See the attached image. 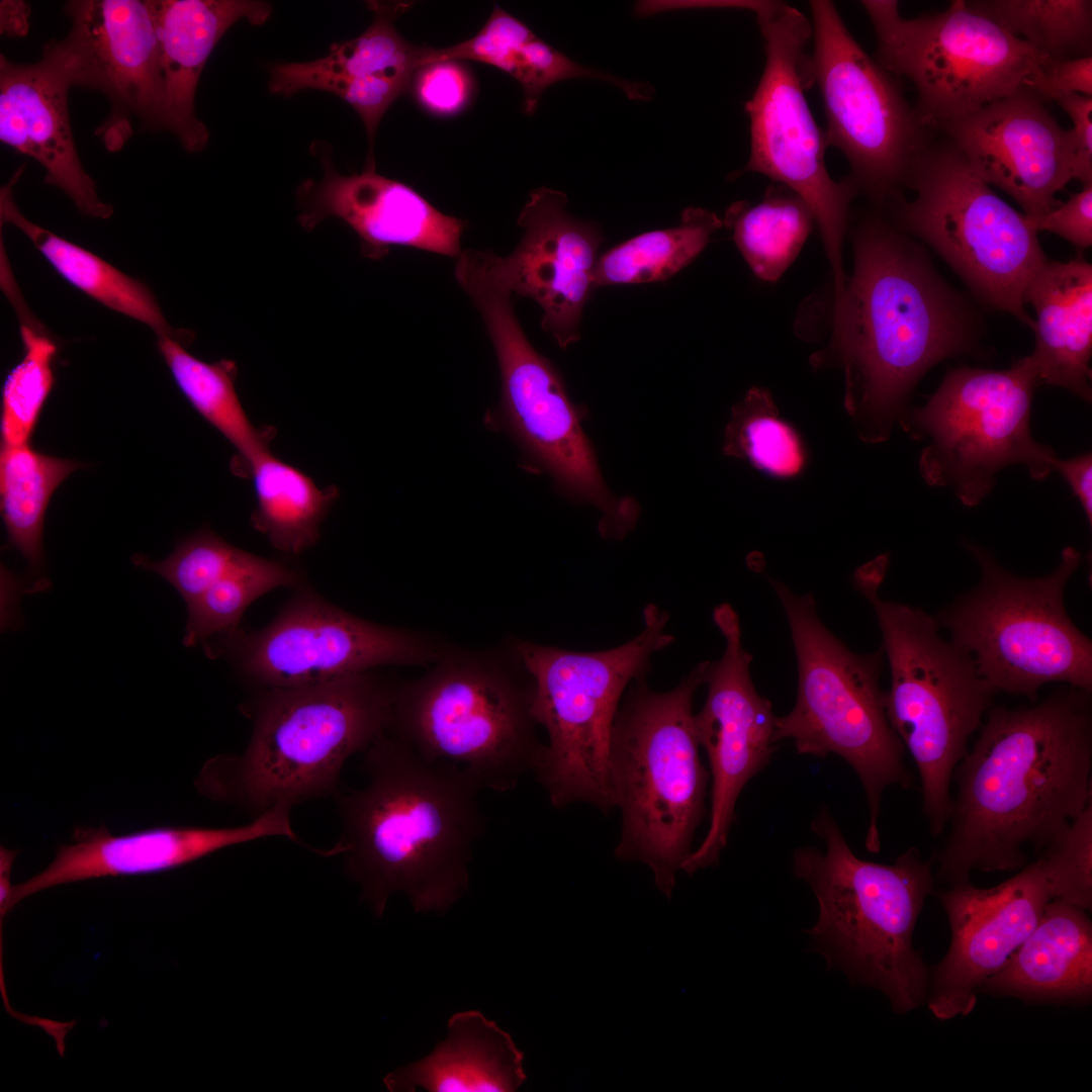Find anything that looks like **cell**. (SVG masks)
Masks as SVG:
<instances>
[{"instance_id":"obj_1","label":"cell","mask_w":1092,"mask_h":1092,"mask_svg":"<svg viewBox=\"0 0 1092 1092\" xmlns=\"http://www.w3.org/2000/svg\"><path fill=\"white\" fill-rule=\"evenodd\" d=\"M1090 693L1067 686L1029 706L989 708L953 774L935 881L949 887L973 871L1021 869L1028 848L1038 854L1092 802Z\"/></svg>"},{"instance_id":"obj_2","label":"cell","mask_w":1092,"mask_h":1092,"mask_svg":"<svg viewBox=\"0 0 1092 1092\" xmlns=\"http://www.w3.org/2000/svg\"><path fill=\"white\" fill-rule=\"evenodd\" d=\"M917 247L879 217L856 228L853 272L835 297L831 341L813 361L843 367L844 404L867 443L890 437L932 366L975 345L967 304Z\"/></svg>"},{"instance_id":"obj_3","label":"cell","mask_w":1092,"mask_h":1092,"mask_svg":"<svg viewBox=\"0 0 1092 1092\" xmlns=\"http://www.w3.org/2000/svg\"><path fill=\"white\" fill-rule=\"evenodd\" d=\"M367 784L336 794L335 844L377 917L403 893L416 912L445 913L467 890L473 846L485 828L481 789L460 768L429 761L390 731L365 751Z\"/></svg>"},{"instance_id":"obj_4","label":"cell","mask_w":1092,"mask_h":1092,"mask_svg":"<svg viewBox=\"0 0 1092 1092\" xmlns=\"http://www.w3.org/2000/svg\"><path fill=\"white\" fill-rule=\"evenodd\" d=\"M375 671L317 686L257 689L246 705L253 722L246 750L208 759L195 787L255 816L336 795L347 759L391 727L396 686Z\"/></svg>"},{"instance_id":"obj_5","label":"cell","mask_w":1092,"mask_h":1092,"mask_svg":"<svg viewBox=\"0 0 1092 1092\" xmlns=\"http://www.w3.org/2000/svg\"><path fill=\"white\" fill-rule=\"evenodd\" d=\"M825 851L793 852L797 878L813 890L819 916L805 932L820 944L828 966L851 983L883 992L905 1014L926 1003L930 969L913 946V931L926 898L934 892L935 856L908 848L894 863L857 857L823 806L811 823Z\"/></svg>"},{"instance_id":"obj_6","label":"cell","mask_w":1092,"mask_h":1092,"mask_svg":"<svg viewBox=\"0 0 1092 1092\" xmlns=\"http://www.w3.org/2000/svg\"><path fill=\"white\" fill-rule=\"evenodd\" d=\"M709 663L696 665L667 692L648 688L646 674L635 678L612 728L610 781L622 813L615 856L646 863L668 899L705 815L710 775L699 754L693 698Z\"/></svg>"},{"instance_id":"obj_7","label":"cell","mask_w":1092,"mask_h":1092,"mask_svg":"<svg viewBox=\"0 0 1092 1092\" xmlns=\"http://www.w3.org/2000/svg\"><path fill=\"white\" fill-rule=\"evenodd\" d=\"M887 567V556H880L856 569L853 583L878 620L891 673L886 714L916 764L923 813L938 836L952 809L954 770L995 693L972 657L939 635L936 618L880 597Z\"/></svg>"},{"instance_id":"obj_8","label":"cell","mask_w":1092,"mask_h":1092,"mask_svg":"<svg viewBox=\"0 0 1092 1092\" xmlns=\"http://www.w3.org/2000/svg\"><path fill=\"white\" fill-rule=\"evenodd\" d=\"M533 681L512 644L447 648L394 693L390 732L429 761L452 764L481 790L507 792L535 771L544 745L531 714Z\"/></svg>"},{"instance_id":"obj_9","label":"cell","mask_w":1092,"mask_h":1092,"mask_svg":"<svg viewBox=\"0 0 1092 1092\" xmlns=\"http://www.w3.org/2000/svg\"><path fill=\"white\" fill-rule=\"evenodd\" d=\"M455 278L482 317L502 376V412L510 433L534 467L549 473L558 490L601 514L599 532L624 539L636 526L639 506L615 495L605 483L582 413L570 400L558 370L529 342L516 315L503 257L468 250L456 261Z\"/></svg>"},{"instance_id":"obj_10","label":"cell","mask_w":1092,"mask_h":1092,"mask_svg":"<svg viewBox=\"0 0 1092 1092\" xmlns=\"http://www.w3.org/2000/svg\"><path fill=\"white\" fill-rule=\"evenodd\" d=\"M791 629L798 662L795 707L777 717L774 740L792 739L799 754L842 757L867 796L866 848L880 851L878 819L883 792L913 786L904 746L889 723L880 686L884 652L857 654L822 623L812 595L799 596L769 579Z\"/></svg>"},{"instance_id":"obj_11","label":"cell","mask_w":1092,"mask_h":1092,"mask_svg":"<svg viewBox=\"0 0 1092 1092\" xmlns=\"http://www.w3.org/2000/svg\"><path fill=\"white\" fill-rule=\"evenodd\" d=\"M668 620L665 611L649 604L642 631L603 651L511 641L533 681L532 717L548 735L535 772L556 808L588 803L609 812L615 807L609 770L614 720L624 691L647 673L653 653L673 642L665 630Z\"/></svg>"},{"instance_id":"obj_12","label":"cell","mask_w":1092,"mask_h":1092,"mask_svg":"<svg viewBox=\"0 0 1092 1092\" xmlns=\"http://www.w3.org/2000/svg\"><path fill=\"white\" fill-rule=\"evenodd\" d=\"M981 569L978 585L936 617L974 660L992 691L1032 703L1046 684L1092 690V643L1070 619L1065 587L1080 565L1073 546L1050 574L1023 578L1004 569L990 552L967 543Z\"/></svg>"},{"instance_id":"obj_13","label":"cell","mask_w":1092,"mask_h":1092,"mask_svg":"<svg viewBox=\"0 0 1092 1092\" xmlns=\"http://www.w3.org/2000/svg\"><path fill=\"white\" fill-rule=\"evenodd\" d=\"M860 4L876 33V61L912 82L915 107L933 129L1021 91L1034 93L1051 62L964 0L915 18H904L898 1Z\"/></svg>"},{"instance_id":"obj_14","label":"cell","mask_w":1092,"mask_h":1092,"mask_svg":"<svg viewBox=\"0 0 1092 1092\" xmlns=\"http://www.w3.org/2000/svg\"><path fill=\"white\" fill-rule=\"evenodd\" d=\"M908 187L913 200L888 203L894 225L932 247L987 303L1032 329L1024 292L1048 258L1025 215L997 196L948 140L932 143Z\"/></svg>"},{"instance_id":"obj_15","label":"cell","mask_w":1092,"mask_h":1092,"mask_svg":"<svg viewBox=\"0 0 1092 1092\" xmlns=\"http://www.w3.org/2000/svg\"><path fill=\"white\" fill-rule=\"evenodd\" d=\"M1038 384L1030 355L1004 370H950L925 405L908 408L898 421L911 438L928 440L919 458L925 482L949 487L974 507L1007 466L1024 465L1035 480L1049 476L1059 457L1030 433Z\"/></svg>"},{"instance_id":"obj_16","label":"cell","mask_w":1092,"mask_h":1092,"mask_svg":"<svg viewBox=\"0 0 1092 1092\" xmlns=\"http://www.w3.org/2000/svg\"><path fill=\"white\" fill-rule=\"evenodd\" d=\"M763 40L765 65L752 97L750 155L739 171L767 176L798 194L811 209L832 268L835 293L847 281L842 245L849 206L859 193L849 177L835 181L825 165V132L814 120L805 90L811 85L806 52L811 21L781 1H762L753 12ZM812 86V85H811Z\"/></svg>"},{"instance_id":"obj_17","label":"cell","mask_w":1092,"mask_h":1092,"mask_svg":"<svg viewBox=\"0 0 1092 1092\" xmlns=\"http://www.w3.org/2000/svg\"><path fill=\"white\" fill-rule=\"evenodd\" d=\"M810 9L814 48L807 72L823 100L827 146L844 155L858 192L884 205L908 187L934 129L906 99L896 76L855 40L833 2L813 0Z\"/></svg>"},{"instance_id":"obj_18","label":"cell","mask_w":1092,"mask_h":1092,"mask_svg":"<svg viewBox=\"0 0 1092 1092\" xmlns=\"http://www.w3.org/2000/svg\"><path fill=\"white\" fill-rule=\"evenodd\" d=\"M257 630L240 627L202 645L257 689L332 682L387 665L435 663L448 647L417 631L352 615L305 585Z\"/></svg>"},{"instance_id":"obj_19","label":"cell","mask_w":1092,"mask_h":1092,"mask_svg":"<svg viewBox=\"0 0 1092 1092\" xmlns=\"http://www.w3.org/2000/svg\"><path fill=\"white\" fill-rule=\"evenodd\" d=\"M68 35L43 46L71 86L103 93L111 112L100 127L108 149L131 134L129 118L164 129L165 87L150 0H73Z\"/></svg>"},{"instance_id":"obj_20","label":"cell","mask_w":1092,"mask_h":1092,"mask_svg":"<svg viewBox=\"0 0 1092 1092\" xmlns=\"http://www.w3.org/2000/svg\"><path fill=\"white\" fill-rule=\"evenodd\" d=\"M713 620L726 646L722 657L709 663L707 698L702 710L694 714L697 738L710 764L712 791L708 831L681 867L690 876L719 862L736 818L737 799L776 749L777 717L771 703L752 684V655L742 645L739 617L725 603L714 609Z\"/></svg>"},{"instance_id":"obj_21","label":"cell","mask_w":1092,"mask_h":1092,"mask_svg":"<svg viewBox=\"0 0 1092 1092\" xmlns=\"http://www.w3.org/2000/svg\"><path fill=\"white\" fill-rule=\"evenodd\" d=\"M949 923L950 943L930 969L926 1005L939 1020L969 1015L983 983L1007 963L1053 900L1040 861L1004 882L979 888L971 881L932 893Z\"/></svg>"},{"instance_id":"obj_22","label":"cell","mask_w":1092,"mask_h":1092,"mask_svg":"<svg viewBox=\"0 0 1092 1092\" xmlns=\"http://www.w3.org/2000/svg\"><path fill=\"white\" fill-rule=\"evenodd\" d=\"M938 129L984 182L1006 192L1028 217L1059 206L1055 195L1074 179L1068 129L1032 91L994 101Z\"/></svg>"},{"instance_id":"obj_23","label":"cell","mask_w":1092,"mask_h":1092,"mask_svg":"<svg viewBox=\"0 0 1092 1092\" xmlns=\"http://www.w3.org/2000/svg\"><path fill=\"white\" fill-rule=\"evenodd\" d=\"M290 809L278 805L247 824L224 828L159 826L115 835L105 826L77 827L73 843L61 845L43 871L12 886L0 905L1 918L24 898L58 885L165 872L221 848L270 836L300 842L290 823Z\"/></svg>"},{"instance_id":"obj_24","label":"cell","mask_w":1092,"mask_h":1092,"mask_svg":"<svg viewBox=\"0 0 1092 1092\" xmlns=\"http://www.w3.org/2000/svg\"><path fill=\"white\" fill-rule=\"evenodd\" d=\"M567 196L540 187L530 193L518 217L524 235L505 257L514 294L533 299L542 309V329L560 348L580 338L583 309L595 285L599 223L572 216Z\"/></svg>"},{"instance_id":"obj_25","label":"cell","mask_w":1092,"mask_h":1092,"mask_svg":"<svg viewBox=\"0 0 1092 1092\" xmlns=\"http://www.w3.org/2000/svg\"><path fill=\"white\" fill-rule=\"evenodd\" d=\"M322 180L297 189L298 221L307 232L337 217L358 236L361 254L379 260L391 247H407L458 258L465 220L439 211L415 189L375 169L342 175L322 156Z\"/></svg>"},{"instance_id":"obj_26","label":"cell","mask_w":1092,"mask_h":1092,"mask_svg":"<svg viewBox=\"0 0 1092 1092\" xmlns=\"http://www.w3.org/2000/svg\"><path fill=\"white\" fill-rule=\"evenodd\" d=\"M71 87L44 51L31 64L0 55V141L37 161L46 170L44 181L63 190L81 213L107 218L113 208L98 197L75 146L68 107Z\"/></svg>"},{"instance_id":"obj_27","label":"cell","mask_w":1092,"mask_h":1092,"mask_svg":"<svg viewBox=\"0 0 1092 1092\" xmlns=\"http://www.w3.org/2000/svg\"><path fill=\"white\" fill-rule=\"evenodd\" d=\"M165 87L164 130L189 153L202 151L209 133L195 115L194 97L212 50L237 21L263 24L272 8L263 1L150 0Z\"/></svg>"},{"instance_id":"obj_28","label":"cell","mask_w":1092,"mask_h":1092,"mask_svg":"<svg viewBox=\"0 0 1092 1092\" xmlns=\"http://www.w3.org/2000/svg\"><path fill=\"white\" fill-rule=\"evenodd\" d=\"M1024 302L1036 318L1030 355L1039 383L1068 389L1091 400L1092 266L1077 257L1046 259L1027 283Z\"/></svg>"},{"instance_id":"obj_29","label":"cell","mask_w":1092,"mask_h":1092,"mask_svg":"<svg viewBox=\"0 0 1092 1092\" xmlns=\"http://www.w3.org/2000/svg\"><path fill=\"white\" fill-rule=\"evenodd\" d=\"M980 993L1028 1002L1087 1004L1092 998V922L1088 911L1053 899L1029 935Z\"/></svg>"},{"instance_id":"obj_30","label":"cell","mask_w":1092,"mask_h":1092,"mask_svg":"<svg viewBox=\"0 0 1092 1092\" xmlns=\"http://www.w3.org/2000/svg\"><path fill=\"white\" fill-rule=\"evenodd\" d=\"M524 1054L477 1010L453 1014L448 1035L422 1060L383 1080L389 1091L513 1092L525 1082Z\"/></svg>"},{"instance_id":"obj_31","label":"cell","mask_w":1092,"mask_h":1092,"mask_svg":"<svg viewBox=\"0 0 1092 1092\" xmlns=\"http://www.w3.org/2000/svg\"><path fill=\"white\" fill-rule=\"evenodd\" d=\"M24 166L13 174L0 191L1 223L22 231L57 273L67 282L103 305L150 327L158 337L168 336L191 343L190 330L173 329L164 317L154 294L141 281L129 277L95 254L27 219L13 200L12 186Z\"/></svg>"},{"instance_id":"obj_32","label":"cell","mask_w":1092,"mask_h":1092,"mask_svg":"<svg viewBox=\"0 0 1092 1092\" xmlns=\"http://www.w3.org/2000/svg\"><path fill=\"white\" fill-rule=\"evenodd\" d=\"M375 18L359 36L334 43L322 59L302 63H277L270 68L271 93L290 96L311 78L364 80L376 77L412 83L418 69L427 65L432 47L415 46L395 29L392 19L403 4H374Z\"/></svg>"},{"instance_id":"obj_33","label":"cell","mask_w":1092,"mask_h":1092,"mask_svg":"<svg viewBox=\"0 0 1092 1092\" xmlns=\"http://www.w3.org/2000/svg\"><path fill=\"white\" fill-rule=\"evenodd\" d=\"M247 475L253 480L256 506L252 527L277 550L297 555L320 539V527L338 498L337 487H318L298 468L270 451L256 457Z\"/></svg>"},{"instance_id":"obj_34","label":"cell","mask_w":1092,"mask_h":1092,"mask_svg":"<svg viewBox=\"0 0 1092 1092\" xmlns=\"http://www.w3.org/2000/svg\"><path fill=\"white\" fill-rule=\"evenodd\" d=\"M190 344L168 336L158 337V348L183 395L236 449L233 469L247 475L250 463L270 451L271 434L256 428L236 390L238 368L221 359L207 363L186 350Z\"/></svg>"},{"instance_id":"obj_35","label":"cell","mask_w":1092,"mask_h":1092,"mask_svg":"<svg viewBox=\"0 0 1092 1092\" xmlns=\"http://www.w3.org/2000/svg\"><path fill=\"white\" fill-rule=\"evenodd\" d=\"M80 466L77 461L35 451L28 444L1 447L0 505L8 541L43 587L49 583L40 577L46 511L55 489Z\"/></svg>"},{"instance_id":"obj_36","label":"cell","mask_w":1092,"mask_h":1092,"mask_svg":"<svg viewBox=\"0 0 1092 1092\" xmlns=\"http://www.w3.org/2000/svg\"><path fill=\"white\" fill-rule=\"evenodd\" d=\"M752 272L776 282L803 248L815 223L806 202L784 185L769 187L754 205L737 201L722 219Z\"/></svg>"},{"instance_id":"obj_37","label":"cell","mask_w":1092,"mask_h":1092,"mask_svg":"<svg viewBox=\"0 0 1092 1092\" xmlns=\"http://www.w3.org/2000/svg\"><path fill=\"white\" fill-rule=\"evenodd\" d=\"M722 226L716 213L687 207L677 225L640 234L600 256L596 288L665 281L695 260Z\"/></svg>"},{"instance_id":"obj_38","label":"cell","mask_w":1092,"mask_h":1092,"mask_svg":"<svg viewBox=\"0 0 1092 1092\" xmlns=\"http://www.w3.org/2000/svg\"><path fill=\"white\" fill-rule=\"evenodd\" d=\"M967 3L1051 61L1092 56L1090 0H979Z\"/></svg>"},{"instance_id":"obj_39","label":"cell","mask_w":1092,"mask_h":1092,"mask_svg":"<svg viewBox=\"0 0 1092 1092\" xmlns=\"http://www.w3.org/2000/svg\"><path fill=\"white\" fill-rule=\"evenodd\" d=\"M2 285L20 323L24 355L9 372L2 389V445L28 444L42 406L53 388V360L58 346L37 322L25 312L13 281L3 273Z\"/></svg>"},{"instance_id":"obj_40","label":"cell","mask_w":1092,"mask_h":1092,"mask_svg":"<svg viewBox=\"0 0 1092 1092\" xmlns=\"http://www.w3.org/2000/svg\"><path fill=\"white\" fill-rule=\"evenodd\" d=\"M305 585L294 567L252 553L250 558L187 605L183 644L194 646L239 628L253 602L278 587Z\"/></svg>"},{"instance_id":"obj_41","label":"cell","mask_w":1092,"mask_h":1092,"mask_svg":"<svg viewBox=\"0 0 1092 1092\" xmlns=\"http://www.w3.org/2000/svg\"><path fill=\"white\" fill-rule=\"evenodd\" d=\"M723 452L777 477L795 476L805 463L799 436L780 419L769 392L757 386L733 406Z\"/></svg>"},{"instance_id":"obj_42","label":"cell","mask_w":1092,"mask_h":1092,"mask_svg":"<svg viewBox=\"0 0 1092 1092\" xmlns=\"http://www.w3.org/2000/svg\"><path fill=\"white\" fill-rule=\"evenodd\" d=\"M252 553L238 548L209 528H202L179 541L165 559L153 561L135 555L133 562L167 580L186 606L216 581L244 564Z\"/></svg>"},{"instance_id":"obj_43","label":"cell","mask_w":1092,"mask_h":1092,"mask_svg":"<svg viewBox=\"0 0 1092 1092\" xmlns=\"http://www.w3.org/2000/svg\"><path fill=\"white\" fill-rule=\"evenodd\" d=\"M1053 899L1092 907V802L1037 854Z\"/></svg>"},{"instance_id":"obj_44","label":"cell","mask_w":1092,"mask_h":1092,"mask_svg":"<svg viewBox=\"0 0 1092 1092\" xmlns=\"http://www.w3.org/2000/svg\"><path fill=\"white\" fill-rule=\"evenodd\" d=\"M533 34L522 21L494 6L487 21L474 36L447 48L432 47L428 64L440 61H476L510 75L517 52Z\"/></svg>"},{"instance_id":"obj_45","label":"cell","mask_w":1092,"mask_h":1092,"mask_svg":"<svg viewBox=\"0 0 1092 1092\" xmlns=\"http://www.w3.org/2000/svg\"><path fill=\"white\" fill-rule=\"evenodd\" d=\"M417 101L429 112L450 116L468 104L473 93V80L466 68L457 61L430 63L418 69L412 85Z\"/></svg>"},{"instance_id":"obj_46","label":"cell","mask_w":1092,"mask_h":1092,"mask_svg":"<svg viewBox=\"0 0 1092 1092\" xmlns=\"http://www.w3.org/2000/svg\"><path fill=\"white\" fill-rule=\"evenodd\" d=\"M1027 223L1035 232L1056 234L1075 246L1086 249L1092 245V183L1084 184L1082 189L1071 195L1049 212L1028 217Z\"/></svg>"},{"instance_id":"obj_47","label":"cell","mask_w":1092,"mask_h":1092,"mask_svg":"<svg viewBox=\"0 0 1092 1092\" xmlns=\"http://www.w3.org/2000/svg\"><path fill=\"white\" fill-rule=\"evenodd\" d=\"M1070 117L1068 129L1073 156L1074 179L1082 184L1092 183V97L1079 94H1059L1053 97Z\"/></svg>"},{"instance_id":"obj_48","label":"cell","mask_w":1092,"mask_h":1092,"mask_svg":"<svg viewBox=\"0 0 1092 1092\" xmlns=\"http://www.w3.org/2000/svg\"><path fill=\"white\" fill-rule=\"evenodd\" d=\"M1034 94L1044 103L1059 94L1092 97V56L1051 61L1035 86Z\"/></svg>"},{"instance_id":"obj_49","label":"cell","mask_w":1092,"mask_h":1092,"mask_svg":"<svg viewBox=\"0 0 1092 1092\" xmlns=\"http://www.w3.org/2000/svg\"><path fill=\"white\" fill-rule=\"evenodd\" d=\"M1054 469L1060 472L1080 502L1092 523V456L1085 453L1067 460L1057 459Z\"/></svg>"},{"instance_id":"obj_50","label":"cell","mask_w":1092,"mask_h":1092,"mask_svg":"<svg viewBox=\"0 0 1092 1092\" xmlns=\"http://www.w3.org/2000/svg\"><path fill=\"white\" fill-rule=\"evenodd\" d=\"M1 32L12 36L28 30L29 6L23 1H1Z\"/></svg>"},{"instance_id":"obj_51","label":"cell","mask_w":1092,"mask_h":1092,"mask_svg":"<svg viewBox=\"0 0 1092 1092\" xmlns=\"http://www.w3.org/2000/svg\"><path fill=\"white\" fill-rule=\"evenodd\" d=\"M17 853V850H11L3 846L0 848V904L6 901L11 892V870Z\"/></svg>"}]
</instances>
